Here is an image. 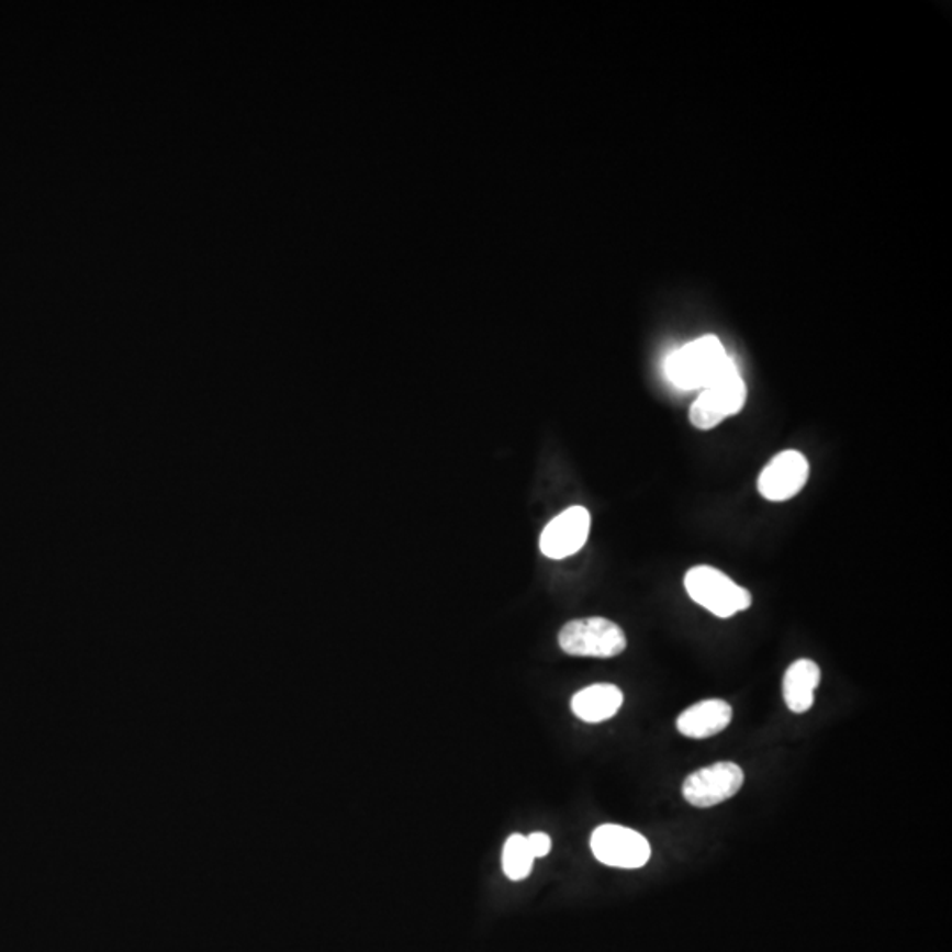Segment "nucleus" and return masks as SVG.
<instances>
[{
  "mask_svg": "<svg viewBox=\"0 0 952 952\" xmlns=\"http://www.w3.org/2000/svg\"><path fill=\"white\" fill-rule=\"evenodd\" d=\"M727 360L729 355L718 337H698L667 358V378L683 390H704L715 380Z\"/></svg>",
  "mask_w": 952,
  "mask_h": 952,
  "instance_id": "1",
  "label": "nucleus"
},
{
  "mask_svg": "<svg viewBox=\"0 0 952 952\" xmlns=\"http://www.w3.org/2000/svg\"><path fill=\"white\" fill-rule=\"evenodd\" d=\"M747 401V387L732 358L725 362L715 380L701 392L690 410V422L697 429L709 430L741 412Z\"/></svg>",
  "mask_w": 952,
  "mask_h": 952,
  "instance_id": "2",
  "label": "nucleus"
},
{
  "mask_svg": "<svg viewBox=\"0 0 952 952\" xmlns=\"http://www.w3.org/2000/svg\"><path fill=\"white\" fill-rule=\"evenodd\" d=\"M684 587L695 604L721 619L747 611L751 605L750 591L736 584L718 568L706 564L688 570L684 575Z\"/></svg>",
  "mask_w": 952,
  "mask_h": 952,
  "instance_id": "3",
  "label": "nucleus"
},
{
  "mask_svg": "<svg viewBox=\"0 0 952 952\" xmlns=\"http://www.w3.org/2000/svg\"><path fill=\"white\" fill-rule=\"evenodd\" d=\"M559 648L572 657L614 658L626 649L621 626L605 617L573 619L558 635Z\"/></svg>",
  "mask_w": 952,
  "mask_h": 952,
  "instance_id": "4",
  "label": "nucleus"
},
{
  "mask_svg": "<svg viewBox=\"0 0 952 952\" xmlns=\"http://www.w3.org/2000/svg\"><path fill=\"white\" fill-rule=\"evenodd\" d=\"M591 850L600 863L625 870H637L648 864L651 847L640 832L616 824H605L593 831Z\"/></svg>",
  "mask_w": 952,
  "mask_h": 952,
  "instance_id": "5",
  "label": "nucleus"
},
{
  "mask_svg": "<svg viewBox=\"0 0 952 952\" xmlns=\"http://www.w3.org/2000/svg\"><path fill=\"white\" fill-rule=\"evenodd\" d=\"M744 773L733 762H716L690 774L683 783V797L697 808H712L738 794Z\"/></svg>",
  "mask_w": 952,
  "mask_h": 952,
  "instance_id": "6",
  "label": "nucleus"
},
{
  "mask_svg": "<svg viewBox=\"0 0 952 952\" xmlns=\"http://www.w3.org/2000/svg\"><path fill=\"white\" fill-rule=\"evenodd\" d=\"M591 515L584 506H572L550 520L541 531V555L564 559L578 555L590 537Z\"/></svg>",
  "mask_w": 952,
  "mask_h": 952,
  "instance_id": "7",
  "label": "nucleus"
},
{
  "mask_svg": "<svg viewBox=\"0 0 952 952\" xmlns=\"http://www.w3.org/2000/svg\"><path fill=\"white\" fill-rule=\"evenodd\" d=\"M809 477L806 457L797 450H785L771 459L759 477V492L768 501L782 503L799 494Z\"/></svg>",
  "mask_w": 952,
  "mask_h": 952,
  "instance_id": "8",
  "label": "nucleus"
},
{
  "mask_svg": "<svg viewBox=\"0 0 952 952\" xmlns=\"http://www.w3.org/2000/svg\"><path fill=\"white\" fill-rule=\"evenodd\" d=\"M730 721H732V707L720 698H712L681 713L675 725L686 738L706 739L727 729Z\"/></svg>",
  "mask_w": 952,
  "mask_h": 952,
  "instance_id": "9",
  "label": "nucleus"
},
{
  "mask_svg": "<svg viewBox=\"0 0 952 952\" xmlns=\"http://www.w3.org/2000/svg\"><path fill=\"white\" fill-rule=\"evenodd\" d=\"M623 698L621 690L614 684H593L573 695L572 712L586 724H600L617 715L621 709Z\"/></svg>",
  "mask_w": 952,
  "mask_h": 952,
  "instance_id": "10",
  "label": "nucleus"
},
{
  "mask_svg": "<svg viewBox=\"0 0 952 952\" xmlns=\"http://www.w3.org/2000/svg\"><path fill=\"white\" fill-rule=\"evenodd\" d=\"M820 684V669L811 660H797L788 667L783 677V698L788 709L796 715L809 712L814 706L815 690Z\"/></svg>",
  "mask_w": 952,
  "mask_h": 952,
  "instance_id": "11",
  "label": "nucleus"
},
{
  "mask_svg": "<svg viewBox=\"0 0 952 952\" xmlns=\"http://www.w3.org/2000/svg\"><path fill=\"white\" fill-rule=\"evenodd\" d=\"M531 850L523 835H512L503 849V872L511 881L519 882L528 878L533 870Z\"/></svg>",
  "mask_w": 952,
  "mask_h": 952,
  "instance_id": "12",
  "label": "nucleus"
},
{
  "mask_svg": "<svg viewBox=\"0 0 952 952\" xmlns=\"http://www.w3.org/2000/svg\"><path fill=\"white\" fill-rule=\"evenodd\" d=\"M526 841H528L529 850H531L533 858L535 859L546 858L550 849H552V841H550V837L546 832H531L529 837H526Z\"/></svg>",
  "mask_w": 952,
  "mask_h": 952,
  "instance_id": "13",
  "label": "nucleus"
}]
</instances>
